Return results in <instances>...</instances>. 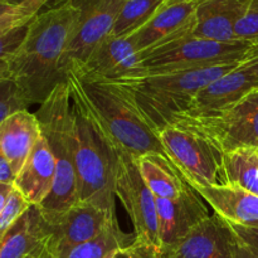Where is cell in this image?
I'll use <instances>...</instances> for the list:
<instances>
[{
    "label": "cell",
    "instance_id": "6da1fadb",
    "mask_svg": "<svg viewBox=\"0 0 258 258\" xmlns=\"http://www.w3.org/2000/svg\"><path fill=\"white\" fill-rule=\"evenodd\" d=\"M77 17L75 0L52 2L28 24L24 39L10 57V80L30 106L42 105L66 81L63 58Z\"/></svg>",
    "mask_w": 258,
    "mask_h": 258
},
{
    "label": "cell",
    "instance_id": "7a4b0ae2",
    "mask_svg": "<svg viewBox=\"0 0 258 258\" xmlns=\"http://www.w3.org/2000/svg\"><path fill=\"white\" fill-rule=\"evenodd\" d=\"M76 135V173L81 202L116 214V174L120 150L88 101L73 71L66 72Z\"/></svg>",
    "mask_w": 258,
    "mask_h": 258
},
{
    "label": "cell",
    "instance_id": "3957f363",
    "mask_svg": "<svg viewBox=\"0 0 258 258\" xmlns=\"http://www.w3.org/2000/svg\"><path fill=\"white\" fill-rule=\"evenodd\" d=\"M241 62L222 63L193 70L139 72L118 81L151 127L160 133L188 112L191 102L207 85L234 70Z\"/></svg>",
    "mask_w": 258,
    "mask_h": 258
},
{
    "label": "cell",
    "instance_id": "277c9868",
    "mask_svg": "<svg viewBox=\"0 0 258 258\" xmlns=\"http://www.w3.org/2000/svg\"><path fill=\"white\" fill-rule=\"evenodd\" d=\"M35 116L55 160L52 191L38 206L45 221H52L80 202L75 160V117L66 81L55 86L44 102L39 105Z\"/></svg>",
    "mask_w": 258,
    "mask_h": 258
},
{
    "label": "cell",
    "instance_id": "5b68a950",
    "mask_svg": "<svg viewBox=\"0 0 258 258\" xmlns=\"http://www.w3.org/2000/svg\"><path fill=\"white\" fill-rule=\"evenodd\" d=\"M80 81L88 101L110 133L118 150L135 159L146 154L166 156L159 134L151 127L118 83Z\"/></svg>",
    "mask_w": 258,
    "mask_h": 258
},
{
    "label": "cell",
    "instance_id": "8992f818",
    "mask_svg": "<svg viewBox=\"0 0 258 258\" xmlns=\"http://www.w3.org/2000/svg\"><path fill=\"white\" fill-rule=\"evenodd\" d=\"M166 156L190 186L224 185V150L193 121L179 118L159 133Z\"/></svg>",
    "mask_w": 258,
    "mask_h": 258
},
{
    "label": "cell",
    "instance_id": "52a82bcc",
    "mask_svg": "<svg viewBox=\"0 0 258 258\" xmlns=\"http://www.w3.org/2000/svg\"><path fill=\"white\" fill-rule=\"evenodd\" d=\"M251 47L252 44L246 42H217L191 34L141 55L140 70L141 72H166L242 62Z\"/></svg>",
    "mask_w": 258,
    "mask_h": 258
},
{
    "label": "cell",
    "instance_id": "ba28073f",
    "mask_svg": "<svg viewBox=\"0 0 258 258\" xmlns=\"http://www.w3.org/2000/svg\"><path fill=\"white\" fill-rule=\"evenodd\" d=\"M115 194L130 217L135 241L156 249L159 253L160 243L155 196L144 183L136 159L122 151H120L116 174Z\"/></svg>",
    "mask_w": 258,
    "mask_h": 258
},
{
    "label": "cell",
    "instance_id": "9c48e42d",
    "mask_svg": "<svg viewBox=\"0 0 258 258\" xmlns=\"http://www.w3.org/2000/svg\"><path fill=\"white\" fill-rule=\"evenodd\" d=\"M78 17L63 58L64 73L86 63L93 50L111 35L125 0H75Z\"/></svg>",
    "mask_w": 258,
    "mask_h": 258
},
{
    "label": "cell",
    "instance_id": "30bf717a",
    "mask_svg": "<svg viewBox=\"0 0 258 258\" xmlns=\"http://www.w3.org/2000/svg\"><path fill=\"white\" fill-rule=\"evenodd\" d=\"M117 214L86 202H78L48 224V239L42 258H64L80 244L91 241L103 231Z\"/></svg>",
    "mask_w": 258,
    "mask_h": 258
},
{
    "label": "cell",
    "instance_id": "8fae6325",
    "mask_svg": "<svg viewBox=\"0 0 258 258\" xmlns=\"http://www.w3.org/2000/svg\"><path fill=\"white\" fill-rule=\"evenodd\" d=\"M186 120L193 121L213 136L224 153L237 149H253L258 151V87L218 117Z\"/></svg>",
    "mask_w": 258,
    "mask_h": 258
},
{
    "label": "cell",
    "instance_id": "7c38bea8",
    "mask_svg": "<svg viewBox=\"0 0 258 258\" xmlns=\"http://www.w3.org/2000/svg\"><path fill=\"white\" fill-rule=\"evenodd\" d=\"M155 199L160 243L159 256L161 257L204 221L209 216V212L202 197L188 183L176 198L155 197Z\"/></svg>",
    "mask_w": 258,
    "mask_h": 258
},
{
    "label": "cell",
    "instance_id": "4fadbf2b",
    "mask_svg": "<svg viewBox=\"0 0 258 258\" xmlns=\"http://www.w3.org/2000/svg\"><path fill=\"white\" fill-rule=\"evenodd\" d=\"M257 87L258 80L253 73L239 63L234 70L229 71L199 91L188 112L180 117L193 120L216 118L227 112Z\"/></svg>",
    "mask_w": 258,
    "mask_h": 258
},
{
    "label": "cell",
    "instance_id": "5bb4252c",
    "mask_svg": "<svg viewBox=\"0 0 258 258\" xmlns=\"http://www.w3.org/2000/svg\"><path fill=\"white\" fill-rule=\"evenodd\" d=\"M141 54L128 38L108 37L103 40L86 63L72 70L86 82H118L140 72Z\"/></svg>",
    "mask_w": 258,
    "mask_h": 258
},
{
    "label": "cell",
    "instance_id": "9a60e30c",
    "mask_svg": "<svg viewBox=\"0 0 258 258\" xmlns=\"http://www.w3.org/2000/svg\"><path fill=\"white\" fill-rule=\"evenodd\" d=\"M199 0L163 4L138 32L127 37L141 55L194 32L196 8Z\"/></svg>",
    "mask_w": 258,
    "mask_h": 258
},
{
    "label": "cell",
    "instance_id": "2e32d148",
    "mask_svg": "<svg viewBox=\"0 0 258 258\" xmlns=\"http://www.w3.org/2000/svg\"><path fill=\"white\" fill-rule=\"evenodd\" d=\"M236 234L218 214H209L160 258H233Z\"/></svg>",
    "mask_w": 258,
    "mask_h": 258
},
{
    "label": "cell",
    "instance_id": "e0dca14e",
    "mask_svg": "<svg viewBox=\"0 0 258 258\" xmlns=\"http://www.w3.org/2000/svg\"><path fill=\"white\" fill-rule=\"evenodd\" d=\"M251 3L252 0H199L193 35L217 42H238L234 29Z\"/></svg>",
    "mask_w": 258,
    "mask_h": 258
},
{
    "label": "cell",
    "instance_id": "ac0fdd59",
    "mask_svg": "<svg viewBox=\"0 0 258 258\" xmlns=\"http://www.w3.org/2000/svg\"><path fill=\"white\" fill-rule=\"evenodd\" d=\"M55 176V160L44 136H40L13 186L32 206H40L50 194Z\"/></svg>",
    "mask_w": 258,
    "mask_h": 258
},
{
    "label": "cell",
    "instance_id": "d6986e66",
    "mask_svg": "<svg viewBox=\"0 0 258 258\" xmlns=\"http://www.w3.org/2000/svg\"><path fill=\"white\" fill-rule=\"evenodd\" d=\"M47 239V222L32 206L0 238V258H42Z\"/></svg>",
    "mask_w": 258,
    "mask_h": 258
},
{
    "label": "cell",
    "instance_id": "ffe728a7",
    "mask_svg": "<svg viewBox=\"0 0 258 258\" xmlns=\"http://www.w3.org/2000/svg\"><path fill=\"white\" fill-rule=\"evenodd\" d=\"M213 213L231 224L258 227V196L236 185L191 186Z\"/></svg>",
    "mask_w": 258,
    "mask_h": 258
},
{
    "label": "cell",
    "instance_id": "44dd1931",
    "mask_svg": "<svg viewBox=\"0 0 258 258\" xmlns=\"http://www.w3.org/2000/svg\"><path fill=\"white\" fill-rule=\"evenodd\" d=\"M42 136L35 113L18 111L0 123V151L9 161L15 176Z\"/></svg>",
    "mask_w": 258,
    "mask_h": 258
},
{
    "label": "cell",
    "instance_id": "7402d4cb",
    "mask_svg": "<svg viewBox=\"0 0 258 258\" xmlns=\"http://www.w3.org/2000/svg\"><path fill=\"white\" fill-rule=\"evenodd\" d=\"M136 164L144 183L158 198L174 199L185 188L186 181L166 156L146 154L136 159Z\"/></svg>",
    "mask_w": 258,
    "mask_h": 258
},
{
    "label": "cell",
    "instance_id": "603a6c76",
    "mask_svg": "<svg viewBox=\"0 0 258 258\" xmlns=\"http://www.w3.org/2000/svg\"><path fill=\"white\" fill-rule=\"evenodd\" d=\"M224 185H236L258 196V151L237 149L224 155Z\"/></svg>",
    "mask_w": 258,
    "mask_h": 258
},
{
    "label": "cell",
    "instance_id": "cb8c5ba5",
    "mask_svg": "<svg viewBox=\"0 0 258 258\" xmlns=\"http://www.w3.org/2000/svg\"><path fill=\"white\" fill-rule=\"evenodd\" d=\"M134 241L135 236L125 233L115 217L97 237L73 248L64 258H105L113 249L128 246Z\"/></svg>",
    "mask_w": 258,
    "mask_h": 258
},
{
    "label": "cell",
    "instance_id": "d4e9b609",
    "mask_svg": "<svg viewBox=\"0 0 258 258\" xmlns=\"http://www.w3.org/2000/svg\"><path fill=\"white\" fill-rule=\"evenodd\" d=\"M164 4V0H125L111 37L127 38L146 24Z\"/></svg>",
    "mask_w": 258,
    "mask_h": 258
},
{
    "label": "cell",
    "instance_id": "484cf974",
    "mask_svg": "<svg viewBox=\"0 0 258 258\" xmlns=\"http://www.w3.org/2000/svg\"><path fill=\"white\" fill-rule=\"evenodd\" d=\"M29 103L13 80H4L0 82V123L13 113L28 110Z\"/></svg>",
    "mask_w": 258,
    "mask_h": 258
},
{
    "label": "cell",
    "instance_id": "4316f807",
    "mask_svg": "<svg viewBox=\"0 0 258 258\" xmlns=\"http://www.w3.org/2000/svg\"><path fill=\"white\" fill-rule=\"evenodd\" d=\"M32 207V204L23 197L19 190L13 186L12 191L8 196L7 202L0 212V238L12 228L15 222Z\"/></svg>",
    "mask_w": 258,
    "mask_h": 258
},
{
    "label": "cell",
    "instance_id": "83f0119b",
    "mask_svg": "<svg viewBox=\"0 0 258 258\" xmlns=\"http://www.w3.org/2000/svg\"><path fill=\"white\" fill-rule=\"evenodd\" d=\"M234 37L238 42L258 44V0H252L246 14L237 23Z\"/></svg>",
    "mask_w": 258,
    "mask_h": 258
},
{
    "label": "cell",
    "instance_id": "f1b7e54d",
    "mask_svg": "<svg viewBox=\"0 0 258 258\" xmlns=\"http://www.w3.org/2000/svg\"><path fill=\"white\" fill-rule=\"evenodd\" d=\"M105 258H160L156 249L134 241L125 247L113 249Z\"/></svg>",
    "mask_w": 258,
    "mask_h": 258
},
{
    "label": "cell",
    "instance_id": "f546056e",
    "mask_svg": "<svg viewBox=\"0 0 258 258\" xmlns=\"http://www.w3.org/2000/svg\"><path fill=\"white\" fill-rule=\"evenodd\" d=\"M229 226H231L232 231L234 232L237 238L258 256V227H243L231 223H229Z\"/></svg>",
    "mask_w": 258,
    "mask_h": 258
},
{
    "label": "cell",
    "instance_id": "4dcf8cb0",
    "mask_svg": "<svg viewBox=\"0 0 258 258\" xmlns=\"http://www.w3.org/2000/svg\"><path fill=\"white\" fill-rule=\"evenodd\" d=\"M15 180V174L10 166L9 161L5 158L4 154L0 151V184L13 185Z\"/></svg>",
    "mask_w": 258,
    "mask_h": 258
},
{
    "label": "cell",
    "instance_id": "1f68e13d",
    "mask_svg": "<svg viewBox=\"0 0 258 258\" xmlns=\"http://www.w3.org/2000/svg\"><path fill=\"white\" fill-rule=\"evenodd\" d=\"M241 64L248 71H251L254 77L258 80V49H253L252 47L249 48L248 54L242 60Z\"/></svg>",
    "mask_w": 258,
    "mask_h": 258
},
{
    "label": "cell",
    "instance_id": "d6a6232c",
    "mask_svg": "<svg viewBox=\"0 0 258 258\" xmlns=\"http://www.w3.org/2000/svg\"><path fill=\"white\" fill-rule=\"evenodd\" d=\"M233 258H258L257 254H254L248 247L244 243H242L236 236V241H234V248H233Z\"/></svg>",
    "mask_w": 258,
    "mask_h": 258
},
{
    "label": "cell",
    "instance_id": "836d02e7",
    "mask_svg": "<svg viewBox=\"0 0 258 258\" xmlns=\"http://www.w3.org/2000/svg\"><path fill=\"white\" fill-rule=\"evenodd\" d=\"M13 185H7V184H0V212H2L3 207H4L5 202H7L8 196L12 191Z\"/></svg>",
    "mask_w": 258,
    "mask_h": 258
},
{
    "label": "cell",
    "instance_id": "e575fe53",
    "mask_svg": "<svg viewBox=\"0 0 258 258\" xmlns=\"http://www.w3.org/2000/svg\"><path fill=\"white\" fill-rule=\"evenodd\" d=\"M13 7H14V5H12V4H8V3H5V2H2V0H0V17H2L3 14H5V13H7L8 10H10V9H12Z\"/></svg>",
    "mask_w": 258,
    "mask_h": 258
},
{
    "label": "cell",
    "instance_id": "d590c367",
    "mask_svg": "<svg viewBox=\"0 0 258 258\" xmlns=\"http://www.w3.org/2000/svg\"><path fill=\"white\" fill-rule=\"evenodd\" d=\"M2 2H5V3H8V4H12V5H17V4H19V3L25 2V0H2Z\"/></svg>",
    "mask_w": 258,
    "mask_h": 258
},
{
    "label": "cell",
    "instance_id": "8d00e7d4",
    "mask_svg": "<svg viewBox=\"0 0 258 258\" xmlns=\"http://www.w3.org/2000/svg\"><path fill=\"white\" fill-rule=\"evenodd\" d=\"M180 2H189V0H164V4H174V3Z\"/></svg>",
    "mask_w": 258,
    "mask_h": 258
},
{
    "label": "cell",
    "instance_id": "74e56055",
    "mask_svg": "<svg viewBox=\"0 0 258 258\" xmlns=\"http://www.w3.org/2000/svg\"><path fill=\"white\" fill-rule=\"evenodd\" d=\"M252 48H253V49H258V44H256V45H252Z\"/></svg>",
    "mask_w": 258,
    "mask_h": 258
},
{
    "label": "cell",
    "instance_id": "f35d334b",
    "mask_svg": "<svg viewBox=\"0 0 258 258\" xmlns=\"http://www.w3.org/2000/svg\"><path fill=\"white\" fill-rule=\"evenodd\" d=\"M0 82H2V81H0Z\"/></svg>",
    "mask_w": 258,
    "mask_h": 258
}]
</instances>
